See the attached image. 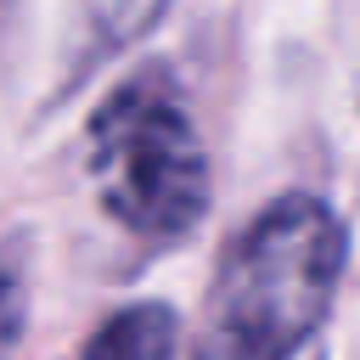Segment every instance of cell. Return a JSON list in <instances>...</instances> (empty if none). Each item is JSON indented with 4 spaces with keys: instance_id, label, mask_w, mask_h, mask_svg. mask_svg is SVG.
I'll return each mask as SVG.
<instances>
[{
    "instance_id": "7a4b0ae2",
    "label": "cell",
    "mask_w": 360,
    "mask_h": 360,
    "mask_svg": "<svg viewBox=\"0 0 360 360\" xmlns=\"http://www.w3.org/2000/svg\"><path fill=\"white\" fill-rule=\"evenodd\" d=\"M90 180L101 208L135 236H186L208 208L202 141L163 73L118 84L90 118Z\"/></svg>"
},
{
    "instance_id": "6da1fadb",
    "label": "cell",
    "mask_w": 360,
    "mask_h": 360,
    "mask_svg": "<svg viewBox=\"0 0 360 360\" xmlns=\"http://www.w3.org/2000/svg\"><path fill=\"white\" fill-rule=\"evenodd\" d=\"M343 225L321 197H276L219 259L197 360H287L332 309Z\"/></svg>"
},
{
    "instance_id": "5b68a950",
    "label": "cell",
    "mask_w": 360,
    "mask_h": 360,
    "mask_svg": "<svg viewBox=\"0 0 360 360\" xmlns=\"http://www.w3.org/2000/svg\"><path fill=\"white\" fill-rule=\"evenodd\" d=\"M17 332H22V281L11 264H0V354L17 343Z\"/></svg>"
},
{
    "instance_id": "3957f363",
    "label": "cell",
    "mask_w": 360,
    "mask_h": 360,
    "mask_svg": "<svg viewBox=\"0 0 360 360\" xmlns=\"http://www.w3.org/2000/svg\"><path fill=\"white\" fill-rule=\"evenodd\" d=\"M174 343H180L174 309H163V304H129V309H118L84 343L79 360H174Z\"/></svg>"
},
{
    "instance_id": "277c9868",
    "label": "cell",
    "mask_w": 360,
    "mask_h": 360,
    "mask_svg": "<svg viewBox=\"0 0 360 360\" xmlns=\"http://www.w3.org/2000/svg\"><path fill=\"white\" fill-rule=\"evenodd\" d=\"M163 6L169 0H90V28H96V39L107 51H118V45L141 39L163 17Z\"/></svg>"
}]
</instances>
